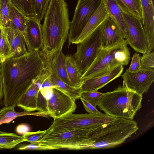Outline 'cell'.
I'll return each instance as SVG.
<instances>
[{"label": "cell", "instance_id": "1", "mask_svg": "<svg viewBox=\"0 0 154 154\" xmlns=\"http://www.w3.org/2000/svg\"><path fill=\"white\" fill-rule=\"evenodd\" d=\"M0 66L5 106H17L22 96L45 69L44 59L37 51L1 60Z\"/></svg>", "mask_w": 154, "mask_h": 154}, {"label": "cell", "instance_id": "2", "mask_svg": "<svg viewBox=\"0 0 154 154\" xmlns=\"http://www.w3.org/2000/svg\"><path fill=\"white\" fill-rule=\"evenodd\" d=\"M44 18L43 48L40 52L51 54L62 50L68 38L70 22L65 0H50Z\"/></svg>", "mask_w": 154, "mask_h": 154}, {"label": "cell", "instance_id": "3", "mask_svg": "<svg viewBox=\"0 0 154 154\" xmlns=\"http://www.w3.org/2000/svg\"><path fill=\"white\" fill-rule=\"evenodd\" d=\"M139 129L133 119L116 118L94 128L89 133L91 141L88 149L113 147L123 143Z\"/></svg>", "mask_w": 154, "mask_h": 154}, {"label": "cell", "instance_id": "4", "mask_svg": "<svg viewBox=\"0 0 154 154\" xmlns=\"http://www.w3.org/2000/svg\"><path fill=\"white\" fill-rule=\"evenodd\" d=\"M142 95L122 85L104 93L97 105L106 114L116 118L133 119L142 107Z\"/></svg>", "mask_w": 154, "mask_h": 154}, {"label": "cell", "instance_id": "5", "mask_svg": "<svg viewBox=\"0 0 154 154\" xmlns=\"http://www.w3.org/2000/svg\"><path fill=\"white\" fill-rule=\"evenodd\" d=\"M94 128L75 129L57 132H46L38 144L51 149H88L91 141L89 132Z\"/></svg>", "mask_w": 154, "mask_h": 154}, {"label": "cell", "instance_id": "6", "mask_svg": "<svg viewBox=\"0 0 154 154\" xmlns=\"http://www.w3.org/2000/svg\"><path fill=\"white\" fill-rule=\"evenodd\" d=\"M52 124L47 132H57L78 129L97 127L116 118L103 113H70L59 118H53Z\"/></svg>", "mask_w": 154, "mask_h": 154}, {"label": "cell", "instance_id": "7", "mask_svg": "<svg viewBox=\"0 0 154 154\" xmlns=\"http://www.w3.org/2000/svg\"><path fill=\"white\" fill-rule=\"evenodd\" d=\"M122 43L109 48H102L93 63L82 75V82L104 74L119 64L123 65L124 61L121 47Z\"/></svg>", "mask_w": 154, "mask_h": 154}, {"label": "cell", "instance_id": "8", "mask_svg": "<svg viewBox=\"0 0 154 154\" xmlns=\"http://www.w3.org/2000/svg\"><path fill=\"white\" fill-rule=\"evenodd\" d=\"M100 26L77 44L76 52L72 56L82 75L90 67L102 48L100 41Z\"/></svg>", "mask_w": 154, "mask_h": 154}, {"label": "cell", "instance_id": "9", "mask_svg": "<svg viewBox=\"0 0 154 154\" xmlns=\"http://www.w3.org/2000/svg\"><path fill=\"white\" fill-rule=\"evenodd\" d=\"M102 0H78L72 20L70 23L68 45L73 44Z\"/></svg>", "mask_w": 154, "mask_h": 154}, {"label": "cell", "instance_id": "10", "mask_svg": "<svg viewBox=\"0 0 154 154\" xmlns=\"http://www.w3.org/2000/svg\"><path fill=\"white\" fill-rule=\"evenodd\" d=\"M121 11L128 31L126 40L128 44L137 53L143 54L147 53V41L141 20L130 14Z\"/></svg>", "mask_w": 154, "mask_h": 154}, {"label": "cell", "instance_id": "11", "mask_svg": "<svg viewBox=\"0 0 154 154\" xmlns=\"http://www.w3.org/2000/svg\"><path fill=\"white\" fill-rule=\"evenodd\" d=\"M123 85L129 90L142 95L147 92L154 80V69H141L135 72L127 69L122 75Z\"/></svg>", "mask_w": 154, "mask_h": 154}, {"label": "cell", "instance_id": "12", "mask_svg": "<svg viewBox=\"0 0 154 154\" xmlns=\"http://www.w3.org/2000/svg\"><path fill=\"white\" fill-rule=\"evenodd\" d=\"M75 101L62 91L53 88L52 95L47 100V108L50 117L59 118L72 113L76 108Z\"/></svg>", "mask_w": 154, "mask_h": 154}, {"label": "cell", "instance_id": "13", "mask_svg": "<svg viewBox=\"0 0 154 154\" xmlns=\"http://www.w3.org/2000/svg\"><path fill=\"white\" fill-rule=\"evenodd\" d=\"M100 41L102 48H107L124 42V34L116 22L109 16L100 26Z\"/></svg>", "mask_w": 154, "mask_h": 154}, {"label": "cell", "instance_id": "14", "mask_svg": "<svg viewBox=\"0 0 154 154\" xmlns=\"http://www.w3.org/2000/svg\"><path fill=\"white\" fill-rule=\"evenodd\" d=\"M24 37L28 52L40 51L43 48L40 22L33 16L27 17Z\"/></svg>", "mask_w": 154, "mask_h": 154}, {"label": "cell", "instance_id": "15", "mask_svg": "<svg viewBox=\"0 0 154 154\" xmlns=\"http://www.w3.org/2000/svg\"><path fill=\"white\" fill-rule=\"evenodd\" d=\"M142 14L141 22L147 41L148 52L154 46V8L152 0H140Z\"/></svg>", "mask_w": 154, "mask_h": 154}, {"label": "cell", "instance_id": "16", "mask_svg": "<svg viewBox=\"0 0 154 154\" xmlns=\"http://www.w3.org/2000/svg\"><path fill=\"white\" fill-rule=\"evenodd\" d=\"M123 69V65L119 64L104 74L84 81L80 87L82 93L97 91L120 76Z\"/></svg>", "mask_w": 154, "mask_h": 154}, {"label": "cell", "instance_id": "17", "mask_svg": "<svg viewBox=\"0 0 154 154\" xmlns=\"http://www.w3.org/2000/svg\"><path fill=\"white\" fill-rule=\"evenodd\" d=\"M45 69V72L33 83L19 100L17 106L26 112L36 110L38 94L44 79L48 75Z\"/></svg>", "mask_w": 154, "mask_h": 154}, {"label": "cell", "instance_id": "18", "mask_svg": "<svg viewBox=\"0 0 154 154\" xmlns=\"http://www.w3.org/2000/svg\"><path fill=\"white\" fill-rule=\"evenodd\" d=\"M109 16L105 5L102 1L73 44H78L82 42L100 26Z\"/></svg>", "mask_w": 154, "mask_h": 154}, {"label": "cell", "instance_id": "19", "mask_svg": "<svg viewBox=\"0 0 154 154\" xmlns=\"http://www.w3.org/2000/svg\"><path fill=\"white\" fill-rule=\"evenodd\" d=\"M42 54L45 64L53 69L60 79L69 85L66 70V56L62 50L51 54Z\"/></svg>", "mask_w": 154, "mask_h": 154}, {"label": "cell", "instance_id": "20", "mask_svg": "<svg viewBox=\"0 0 154 154\" xmlns=\"http://www.w3.org/2000/svg\"><path fill=\"white\" fill-rule=\"evenodd\" d=\"M14 54L13 57H17L28 53L24 34L10 26L3 27Z\"/></svg>", "mask_w": 154, "mask_h": 154}, {"label": "cell", "instance_id": "21", "mask_svg": "<svg viewBox=\"0 0 154 154\" xmlns=\"http://www.w3.org/2000/svg\"><path fill=\"white\" fill-rule=\"evenodd\" d=\"M45 65L50 80L55 87L54 88L64 92L75 100L81 97L82 93L80 88H75L68 85L60 79L54 70L48 66L46 64Z\"/></svg>", "mask_w": 154, "mask_h": 154}, {"label": "cell", "instance_id": "22", "mask_svg": "<svg viewBox=\"0 0 154 154\" xmlns=\"http://www.w3.org/2000/svg\"><path fill=\"white\" fill-rule=\"evenodd\" d=\"M109 16L117 23L123 32L125 39L128 36V31L122 12L116 0H102Z\"/></svg>", "mask_w": 154, "mask_h": 154}, {"label": "cell", "instance_id": "23", "mask_svg": "<svg viewBox=\"0 0 154 154\" xmlns=\"http://www.w3.org/2000/svg\"><path fill=\"white\" fill-rule=\"evenodd\" d=\"M66 72L69 82V85L76 88H80L82 82L81 79L82 74L71 55L65 56Z\"/></svg>", "mask_w": 154, "mask_h": 154}, {"label": "cell", "instance_id": "24", "mask_svg": "<svg viewBox=\"0 0 154 154\" xmlns=\"http://www.w3.org/2000/svg\"><path fill=\"white\" fill-rule=\"evenodd\" d=\"M10 23L8 26L14 28L24 33L27 17L12 2L9 1Z\"/></svg>", "mask_w": 154, "mask_h": 154}, {"label": "cell", "instance_id": "25", "mask_svg": "<svg viewBox=\"0 0 154 154\" xmlns=\"http://www.w3.org/2000/svg\"><path fill=\"white\" fill-rule=\"evenodd\" d=\"M120 10L141 20L142 14L140 0H116Z\"/></svg>", "mask_w": 154, "mask_h": 154}, {"label": "cell", "instance_id": "26", "mask_svg": "<svg viewBox=\"0 0 154 154\" xmlns=\"http://www.w3.org/2000/svg\"><path fill=\"white\" fill-rule=\"evenodd\" d=\"M24 142L23 137L13 133L0 131V149H11Z\"/></svg>", "mask_w": 154, "mask_h": 154}, {"label": "cell", "instance_id": "27", "mask_svg": "<svg viewBox=\"0 0 154 154\" xmlns=\"http://www.w3.org/2000/svg\"><path fill=\"white\" fill-rule=\"evenodd\" d=\"M15 106H12L11 107L7 110L0 119V125L4 124L11 122L17 117L26 115H34L42 116L45 117H50L48 113L39 112H31L23 111L17 112L14 110Z\"/></svg>", "mask_w": 154, "mask_h": 154}, {"label": "cell", "instance_id": "28", "mask_svg": "<svg viewBox=\"0 0 154 154\" xmlns=\"http://www.w3.org/2000/svg\"><path fill=\"white\" fill-rule=\"evenodd\" d=\"M14 55L5 31L0 26V60Z\"/></svg>", "mask_w": 154, "mask_h": 154}, {"label": "cell", "instance_id": "29", "mask_svg": "<svg viewBox=\"0 0 154 154\" xmlns=\"http://www.w3.org/2000/svg\"><path fill=\"white\" fill-rule=\"evenodd\" d=\"M50 0H32L33 16L41 22L44 18Z\"/></svg>", "mask_w": 154, "mask_h": 154}, {"label": "cell", "instance_id": "30", "mask_svg": "<svg viewBox=\"0 0 154 154\" xmlns=\"http://www.w3.org/2000/svg\"><path fill=\"white\" fill-rule=\"evenodd\" d=\"M9 0H0V26L6 27L9 25Z\"/></svg>", "mask_w": 154, "mask_h": 154}, {"label": "cell", "instance_id": "31", "mask_svg": "<svg viewBox=\"0 0 154 154\" xmlns=\"http://www.w3.org/2000/svg\"><path fill=\"white\" fill-rule=\"evenodd\" d=\"M13 4L27 17L33 15L32 0H11Z\"/></svg>", "mask_w": 154, "mask_h": 154}, {"label": "cell", "instance_id": "32", "mask_svg": "<svg viewBox=\"0 0 154 154\" xmlns=\"http://www.w3.org/2000/svg\"><path fill=\"white\" fill-rule=\"evenodd\" d=\"M104 94L97 91L85 92L82 93L81 97L96 107Z\"/></svg>", "mask_w": 154, "mask_h": 154}, {"label": "cell", "instance_id": "33", "mask_svg": "<svg viewBox=\"0 0 154 154\" xmlns=\"http://www.w3.org/2000/svg\"><path fill=\"white\" fill-rule=\"evenodd\" d=\"M47 130L38 131L25 133L22 136L24 138V142H27L31 143L38 144L43 136L46 134Z\"/></svg>", "mask_w": 154, "mask_h": 154}, {"label": "cell", "instance_id": "34", "mask_svg": "<svg viewBox=\"0 0 154 154\" xmlns=\"http://www.w3.org/2000/svg\"><path fill=\"white\" fill-rule=\"evenodd\" d=\"M141 68L154 69V52H150L143 54L140 57Z\"/></svg>", "mask_w": 154, "mask_h": 154}, {"label": "cell", "instance_id": "35", "mask_svg": "<svg viewBox=\"0 0 154 154\" xmlns=\"http://www.w3.org/2000/svg\"><path fill=\"white\" fill-rule=\"evenodd\" d=\"M140 56L139 54L135 53L132 58L128 71L131 72H135L139 71L141 68Z\"/></svg>", "mask_w": 154, "mask_h": 154}, {"label": "cell", "instance_id": "36", "mask_svg": "<svg viewBox=\"0 0 154 154\" xmlns=\"http://www.w3.org/2000/svg\"><path fill=\"white\" fill-rule=\"evenodd\" d=\"M18 149L19 150H51V149L48 147L40 146L38 144L32 143L22 146L18 148Z\"/></svg>", "mask_w": 154, "mask_h": 154}, {"label": "cell", "instance_id": "37", "mask_svg": "<svg viewBox=\"0 0 154 154\" xmlns=\"http://www.w3.org/2000/svg\"><path fill=\"white\" fill-rule=\"evenodd\" d=\"M80 98L83 103L85 109L88 112L95 114L102 113L97 109L96 107L87 102L82 97H81Z\"/></svg>", "mask_w": 154, "mask_h": 154}, {"label": "cell", "instance_id": "38", "mask_svg": "<svg viewBox=\"0 0 154 154\" xmlns=\"http://www.w3.org/2000/svg\"><path fill=\"white\" fill-rule=\"evenodd\" d=\"M30 129L29 125L25 123H21L17 126L15 131L18 134L23 135L26 133L29 132Z\"/></svg>", "mask_w": 154, "mask_h": 154}, {"label": "cell", "instance_id": "39", "mask_svg": "<svg viewBox=\"0 0 154 154\" xmlns=\"http://www.w3.org/2000/svg\"><path fill=\"white\" fill-rule=\"evenodd\" d=\"M46 87L52 88H55V87L53 85L50 80L49 75L43 80L41 85V88H42Z\"/></svg>", "mask_w": 154, "mask_h": 154}, {"label": "cell", "instance_id": "40", "mask_svg": "<svg viewBox=\"0 0 154 154\" xmlns=\"http://www.w3.org/2000/svg\"><path fill=\"white\" fill-rule=\"evenodd\" d=\"M4 97V91L2 77L0 66V104Z\"/></svg>", "mask_w": 154, "mask_h": 154}]
</instances>
